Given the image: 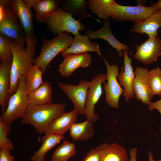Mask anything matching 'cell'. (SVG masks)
Listing matches in <instances>:
<instances>
[{
	"mask_svg": "<svg viewBox=\"0 0 161 161\" xmlns=\"http://www.w3.org/2000/svg\"><path fill=\"white\" fill-rule=\"evenodd\" d=\"M11 40V38L0 33V61L12 58L13 52L10 44Z\"/></svg>",
	"mask_w": 161,
	"mask_h": 161,
	"instance_id": "cell-31",
	"label": "cell"
},
{
	"mask_svg": "<svg viewBox=\"0 0 161 161\" xmlns=\"http://www.w3.org/2000/svg\"><path fill=\"white\" fill-rule=\"evenodd\" d=\"M148 106V108L150 111H152L154 109L157 110L160 113L161 117V98L156 101L151 102ZM160 130L161 131V122Z\"/></svg>",
	"mask_w": 161,
	"mask_h": 161,
	"instance_id": "cell-35",
	"label": "cell"
},
{
	"mask_svg": "<svg viewBox=\"0 0 161 161\" xmlns=\"http://www.w3.org/2000/svg\"><path fill=\"white\" fill-rule=\"evenodd\" d=\"M101 161H128L126 150L116 143H105L99 146Z\"/></svg>",
	"mask_w": 161,
	"mask_h": 161,
	"instance_id": "cell-21",
	"label": "cell"
},
{
	"mask_svg": "<svg viewBox=\"0 0 161 161\" xmlns=\"http://www.w3.org/2000/svg\"><path fill=\"white\" fill-rule=\"evenodd\" d=\"M149 86L153 95L161 96V69L158 67L149 71Z\"/></svg>",
	"mask_w": 161,
	"mask_h": 161,
	"instance_id": "cell-30",
	"label": "cell"
},
{
	"mask_svg": "<svg viewBox=\"0 0 161 161\" xmlns=\"http://www.w3.org/2000/svg\"><path fill=\"white\" fill-rule=\"evenodd\" d=\"M149 72L146 68L137 67L134 71L135 78L133 85L137 100L146 105H148L151 102L153 97L149 83Z\"/></svg>",
	"mask_w": 161,
	"mask_h": 161,
	"instance_id": "cell-13",
	"label": "cell"
},
{
	"mask_svg": "<svg viewBox=\"0 0 161 161\" xmlns=\"http://www.w3.org/2000/svg\"><path fill=\"white\" fill-rule=\"evenodd\" d=\"M60 4L57 0H38L33 7L36 13V21L40 23H47Z\"/></svg>",
	"mask_w": 161,
	"mask_h": 161,
	"instance_id": "cell-24",
	"label": "cell"
},
{
	"mask_svg": "<svg viewBox=\"0 0 161 161\" xmlns=\"http://www.w3.org/2000/svg\"><path fill=\"white\" fill-rule=\"evenodd\" d=\"M73 38L67 32L60 33L51 39L43 37L41 51L39 56L34 59V64L38 66L44 74L50 62L59 53L70 47Z\"/></svg>",
	"mask_w": 161,
	"mask_h": 161,
	"instance_id": "cell-2",
	"label": "cell"
},
{
	"mask_svg": "<svg viewBox=\"0 0 161 161\" xmlns=\"http://www.w3.org/2000/svg\"><path fill=\"white\" fill-rule=\"evenodd\" d=\"M66 106V103H61L29 106L21 123L31 125L38 134H43L52 120L65 112Z\"/></svg>",
	"mask_w": 161,
	"mask_h": 161,
	"instance_id": "cell-1",
	"label": "cell"
},
{
	"mask_svg": "<svg viewBox=\"0 0 161 161\" xmlns=\"http://www.w3.org/2000/svg\"><path fill=\"white\" fill-rule=\"evenodd\" d=\"M115 2L113 0H89L88 5L89 10L99 18L107 20L111 16Z\"/></svg>",
	"mask_w": 161,
	"mask_h": 161,
	"instance_id": "cell-26",
	"label": "cell"
},
{
	"mask_svg": "<svg viewBox=\"0 0 161 161\" xmlns=\"http://www.w3.org/2000/svg\"><path fill=\"white\" fill-rule=\"evenodd\" d=\"M135 48V59L145 64H151L161 55V39L158 34L149 37L142 44L136 45Z\"/></svg>",
	"mask_w": 161,
	"mask_h": 161,
	"instance_id": "cell-12",
	"label": "cell"
},
{
	"mask_svg": "<svg viewBox=\"0 0 161 161\" xmlns=\"http://www.w3.org/2000/svg\"><path fill=\"white\" fill-rule=\"evenodd\" d=\"M12 61V58L1 61L0 63V105L1 113L6 110L10 97L9 90Z\"/></svg>",
	"mask_w": 161,
	"mask_h": 161,
	"instance_id": "cell-19",
	"label": "cell"
},
{
	"mask_svg": "<svg viewBox=\"0 0 161 161\" xmlns=\"http://www.w3.org/2000/svg\"><path fill=\"white\" fill-rule=\"evenodd\" d=\"M88 1L85 0H67L62 4V9L64 10L74 14L76 16H80V19L86 17H91L99 23L100 21L98 19L94 18L88 13L87 10Z\"/></svg>",
	"mask_w": 161,
	"mask_h": 161,
	"instance_id": "cell-28",
	"label": "cell"
},
{
	"mask_svg": "<svg viewBox=\"0 0 161 161\" xmlns=\"http://www.w3.org/2000/svg\"><path fill=\"white\" fill-rule=\"evenodd\" d=\"M89 81L82 80L77 85H72L59 82L58 87L72 102L74 110L78 114L86 115L85 104L89 89Z\"/></svg>",
	"mask_w": 161,
	"mask_h": 161,
	"instance_id": "cell-10",
	"label": "cell"
},
{
	"mask_svg": "<svg viewBox=\"0 0 161 161\" xmlns=\"http://www.w3.org/2000/svg\"><path fill=\"white\" fill-rule=\"evenodd\" d=\"M11 150L6 147L0 148V161H15L13 156L10 153Z\"/></svg>",
	"mask_w": 161,
	"mask_h": 161,
	"instance_id": "cell-34",
	"label": "cell"
},
{
	"mask_svg": "<svg viewBox=\"0 0 161 161\" xmlns=\"http://www.w3.org/2000/svg\"><path fill=\"white\" fill-rule=\"evenodd\" d=\"M62 62L59 66L58 71L63 76L71 75L77 69L86 68L91 63L92 57L88 53L81 54H69L64 57Z\"/></svg>",
	"mask_w": 161,
	"mask_h": 161,
	"instance_id": "cell-15",
	"label": "cell"
},
{
	"mask_svg": "<svg viewBox=\"0 0 161 161\" xmlns=\"http://www.w3.org/2000/svg\"><path fill=\"white\" fill-rule=\"evenodd\" d=\"M27 93L29 106L52 103V88L48 82H44L38 88Z\"/></svg>",
	"mask_w": 161,
	"mask_h": 161,
	"instance_id": "cell-22",
	"label": "cell"
},
{
	"mask_svg": "<svg viewBox=\"0 0 161 161\" xmlns=\"http://www.w3.org/2000/svg\"><path fill=\"white\" fill-rule=\"evenodd\" d=\"M18 20L8 4H0V33L15 40L26 49L24 31Z\"/></svg>",
	"mask_w": 161,
	"mask_h": 161,
	"instance_id": "cell-6",
	"label": "cell"
},
{
	"mask_svg": "<svg viewBox=\"0 0 161 161\" xmlns=\"http://www.w3.org/2000/svg\"><path fill=\"white\" fill-rule=\"evenodd\" d=\"M85 35L90 39L101 38L106 40L113 48L116 50L119 56L123 55L122 50H130L127 45L120 42L114 36L112 31L109 21L105 20L103 27L98 30L95 31L87 30Z\"/></svg>",
	"mask_w": 161,
	"mask_h": 161,
	"instance_id": "cell-16",
	"label": "cell"
},
{
	"mask_svg": "<svg viewBox=\"0 0 161 161\" xmlns=\"http://www.w3.org/2000/svg\"><path fill=\"white\" fill-rule=\"evenodd\" d=\"M77 114L74 109L67 112H65L49 124L44 134L64 135L75 123L77 120Z\"/></svg>",
	"mask_w": 161,
	"mask_h": 161,
	"instance_id": "cell-18",
	"label": "cell"
},
{
	"mask_svg": "<svg viewBox=\"0 0 161 161\" xmlns=\"http://www.w3.org/2000/svg\"><path fill=\"white\" fill-rule=\"evenodd\" d=\"M49 30L53 33L58 35L60 33L67 32L75 35L79 31H83L86 26L79 20H76L72 14L60 8H58L47 22Z\"/></svg>",
	"mask_w": 161,
	"mask_h": 161,
	"instance_id": "cell-7",
	"label": "cell"
},
{
	"mask_svg": "<svg viewBox=\"0 0 161 161\" xmlns=\"http://www.w3.org/2000/svg\"><path fill=\"white\" fill-rule=\"evenodd\" d=\"M124 66L120 68V71L117 77L119 83L124 87L123 95L126 101L135 97L133 85L135 78L134 72L131 64V58L128 55V50L124 51Z\"/></svg>",
	"mask_w": 161,
	"mask_h": 161,
	"instance_id": "cell-14",
	"label": "cell"
},
{
	"mask_svg": "<svg viewBox=\"0 0 161 161\" xmlns=\"http://www.w3.org/2000/svg\"><path fill=\"white\" fill-rule=\"evenodd\" d=\"M65 138L63 135L47 134L41 138L42 145L31 157L32 161H44L45 155L51 149Z\"/></svg>",
	"mask_w": 161,
	"mask_h": 161,
	"instance_id": "cell-23",
	"label": "cell"
},
{
	"mask_svg": "<svg viewBox=\"0 0 161 161\" xmlns=\"http://www.w3.org/2000/svg\"><path fill=\"white\" fill-rule=\"evenodd\" d=\"M92 123L86 120L74 123L69 130V136L74 140L87 141L93 137L95 131Z\"/></svg>",
	"mask_w": 161,
	"mask_h": 161,
	"instance_id": "cell-25",
	"label": "cell"
},
{
	"mask_svg": "<svg viewBox=\"0 0 161 161\" xmlns=\"http://www.w3.org/2000/svg\"><path fill=\"white\" fill-rule=\"evenodd\" d=\"M9 5L16 15L23 29L26 41V49L34 59L38 41L35 32L32 9L22 0H9Z\"/></svg>",
	"mask_w": 161,
	"mask_h": 161,
	"instance_id": "cell-4",
	"label": "cell"
},
{
	"mask_svg": "<svg viewBox=\"0 0 161 161\" xmlns=\"http://www.w3.org/2000/svg\"><path fill=\"white\" fill-rule=\"evenodd\" d=\"M157 10L151 5L148 7L140 4L128 6L121 5L115 2L110 17L117 21L128 20L137 23L145 20Z\"/></svg>",
	"mask_w": 161,
	"mask_h": 161,
	"instance_id": "cell-8",
	"label": "cell"
},
{
	"mask_svg": "<svg viewBox=\"0 0 161 161\" xmlns=\"http://www.w3.org/2000/svg\"><path fill=\"white\" fill-rule=\"evenodd\" d=\"M106 74L99 73L89 81L85 104V115L87 120L92 123L96 122L99 119V116L95 112V106L102 95V85L106 82Z\"/></svg>",
	"mask_w": 161,
	"mask_h": 161,
	"instance_id": "cell-11",
	"label": "cell"
},
{
	"mask_svg": "<svg viewBox=\"0 0 161 161\" xmlns=\"http://www.w3.org/2000/svg\"><path fill=\"white\" fill-rule=\"evenodd\" d=\"M88 52H97L101 56L99 46L96 43L92 42L86 35L79 33L74 35L70 47L61 53L64 57L69 54H81Z\"/></svg>",
	"mask_w": 161,
	"mask_h": 161,
	"instance_id": "cell-17",
	"label": "cell"
},
{
	"mask_svg": "<svg viewBox=\"0 0 161 161\" xmlns=\"http://www.w3.org/2000/svg\"><path fill=\"white\" fill-rule=\"evenodd\" d=\"M102 58L106 68V78L107 81L104 83L103 85L105 100L111 107L118 109L120 107V97L124 91L117 80L119 74L118 66L117 65H111L105 58Z\"/></svg>",
	"mask_w": 161,
	"mask_h": 161,
	"instance_id": "cell-9",
	"label": "cell"
},
{
	"mask_svg": "<svg viewBox=\"0 0 161 161\" xmlns=\"http://www.w3.org/2000/svg\"><path fill=\"white\" fill-rule=\"evenodd\" d=\"M29 103L25 76H22L18 81L16 91L10 97L6 110L1 113L0 122L10 125L16 120L21 118Z\"/></svg>",
	"mask_w": 161,
	"mask_h": 161,
	"instance_id": "cell-3",
	"label": "cell"
},
{
	"mask_svg": "<svg viewBox=\"0 0 161 161\" xmlns=\"http://www.w3.org/2000/svg\"><path fill=\"white\" fill-rule=\"evenodd\" d=\"M76 152L75 145L65 140L55 150L51 157L50 161H68Z\"/></svg>",
	"mask_w": 161,
	"mask_h": 161,
	"instance_id": "cell-29",
	"label": "cell"
},
{
	"mask_svg": "<svg viewBox=\"0 0 161 161\" xmlns=\"http://www.w3.org/2000/svg\"><path fill=\"white\" fill-rule=\"evenodd\" d=\"M10 44L13 57L9 90L10 96L16 91L19 79L22 76H25L29 66L34 64L35 59L32 58L26 49L23 48L15 40L12 39Z\"/></svg>",
	"mask_w": 161,
	"mask_h": 161,
	"instance_id": "cell-5",
	"label": "cell"
},
{
	"mask_svg": "<svg viewBox=\"0 0 161 161\" xmlns=\"http://www.w3.org/2000/svg\"><path fill=\"white\" fill-rule=\"evenodd\" d=\"M11 129L10 125H6L0 122V148L5 147L11 150L14 149L12 143L7 137Z\"/></svg>",
	"mask_w": 161,
	"mask_h": 161,
	"instance_id": "cell-32",
	"label": "cell"
},
{
	"mask_svg": "<svg viewBox=\"0 0 161 161\" xmlns=\"http://www.w3.org/2000/svg\"><path fill=\"white\" fill-rule=\"evenodd\" d=\"M137 150L136 148H133L130 150L129 151L130 158L129 160V161H137Z\"/></svg>",
	"mask_w": 161,
	"mask_h": 161,
	"instance_id": "cell-36",
	"label": "cell"
},
{
	"mask_svg": "<svg viewBox=\"0 0 161 161\" xmlns=\"http://www.w3.org/2000/svg\"><path fill=\"white\" fill-rule=\"evenodd\" d=\"M82 161H101L99 146L91 150Z\"/></svg>",
	"mask_w": 161,
	"mask_h": 161,
	"instance_id": "cell-33",
	"label": "cell"
},
{
	"mask_svg": "<svg viewBox=\"0 0 161 161\" xmlns=\"http://www.w3.org/2000/svg\"><path fill=\"white\" fill-rule=\"evenodd\" d=\"M151 5L158 10L161 9V0H158L157 2L152 4Z\"/></svg>",
	"mask_w": 161,
	"mask_h": 161,
	"instance_id": "cell-37",
	"label": "cell"
},
{
	"mask_svg": "<svg viewBox=\"0 0 161 161\" xmlns=\"http://www.w3.org/2000/svg\"><path fill=\"white\" fill-rule=\"evenodd\" d=\"M160 27H161V9L158 10L145 20L135 23L130 30V32L141 34H145L149 37L157 34V30Z\"/></svg>",
	"mask_w": 161,
	"mask_h": 161,
	"instance_id": "cell-20",
	"label": "cell"
},
{
	"mask_svg": "<svg viewBox=\"0 0 161 161\" xmlns=\"http://www.w3.org/2000/svg\"><path fill=\"white\" fill-rule=\"evenodd\" d=\"M148 154L149 161H161V159L157 160H155L153 158L152 153L151 151L148 152Z\"/></svg>",
	"mask_w": 161,
	"mask_h": 161,
	"instance_id": "cell-38",
	"label": "cell"
},
{
	"mask_svg": "<svg viewBox=\"0 0 161 161\" xmlns=\"http://www.w3.org/2000/svg\"><path fill=\"white\" fill-rule=\"evenodd\" d=\"M43 73L39 67L34 64L29 67L25 75L26 89L27 93L34 91L43 83Z\"/></svg>",
	"mask_w": 161,
	"mask_h": 161,
	"instance_id": "cell-27",
	"label": "cell"
}]
</instances>
